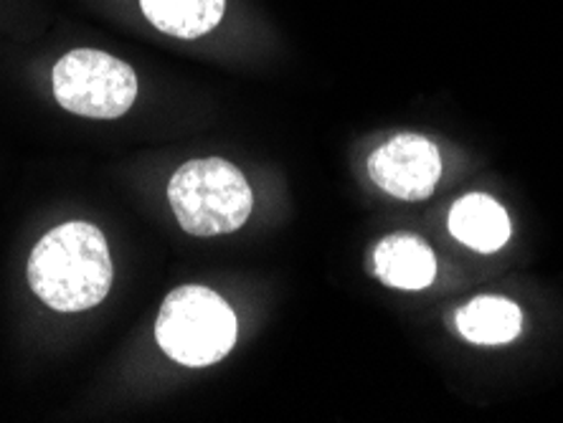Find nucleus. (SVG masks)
<instances>
[{
	"label": "nucleus",
	"instance_id": "nucleus-3",
	"mask_svg": "<svg viewBox=\"0 0 563 423\" xmlns=\"http://www.w3.org/2000/svg\"><path fill=\"white\" fill-rule=\"evenodd\" d=\"M236 314L227 300L198 285L173 289L155 320L157 345L188 368L227 358L236 343Z\"/></svg>",
	"mask_w": 563,
	"mask_h": 423
},
{
	"label": "nucleus",
	"instance_id": "nucleus-6",
	"mask_svg": "<svg viewBox=\"0 0 563 423\" xmlns=\"http://www.w3.org/2000/svg\"><path fill=\"white\" fill-rule=\"evenodd\" d=\"M374 271L388 287L419 292L437 277V259L429 244L411 234L380 238L374 248Z\"/></svg>",
	"mask_w": 563,
	"mask_h": 423
},
{
	"label": "nucleus",
	"instance_id": "nucleus-4",
	"mask_svg": "<svg viewBox=\"0 0 563 423\" xmlns=\"http://www.w3.org/2000/svg\"><path fill=\"white\" fill-rule=\"evenodd\" d=\"M54 94L64 110L92 120L125 114L137 97V77L118 56L77 48L54 66Z\"/></svg>",
	"mask_w": 563,
	"mask_h": 423
},
{
	"label": "nucleus",
	"instance_id": "nucleus-7",
	"mask_svg": "<svg viewBox=\"0 0 563 423\" xmlns=\"http://www.w3.org/2000/svg\"><path fill=\"white\" fill-rule=\"evenodd\" d=\"M452 236L470 246L472 252L493 254L508 244L510 219L495 198L485 193H470L460 198L450 211Z\"/></svg>",
	"mask_w": 563,
	"mask_h": 423
},
{
	"label": "nucleus",
	"instance_id": "nucleus-5",
	"mask_svg": "<svg viewBox=\"0 0 563 423\" xmlns=\"http://www.w3.org/2000/svg\"><path fill=\"white\" fill-rule=\"evenodd\" d=\"M368 176L388 196L424 201L442 176V157L427 137L404 132L368 157Z\"/></svg>",
	"mask_w": 563,
	"mask_h": 423
},
{
	"label": "nucleus",
	"instance_id": "nucleus-1",
	"mask_svg": "<svg viewBox=\"0 0 563 423\" xmlns=\"http://www.w3.org/2000/svg\"><path fill=\"white\" fill-rule=\"evenodd\" d=\"M29 285L56 312H85L104 300L112 287L110 246L92 223L69 221L33 246Z\"/></svg>",
	"mask_w": 563,
	"mask_h": 423
},
{
	"label": "nucleus",
	"instance_id": "nucleus-9",
	"mask_svg": "<svg viewBox=\"0 0 563 423\" xmlns=\"http://www.w3.org/2000/svg\"><path fill=\"white\" fill-rule=\"evenodd\" d=\"M140 8L161 33L201 38L221 23L227 0H140Z\"/></svg>",
	"mask_w": 563,
	"mask_h": 423
},
{
	"label": "nucleus",
	"instance_id": "nucleus-8",
	"mask_svg": "<svg viewBox=\"0 0 563 423\" xmlns=\"http://www.w3.org/2000/svg\"><path fill=\"white\" fill-rule=\"evenodd\" d=\"M457 327L475 345H505L520 335L523 312L505 297H475L457 312Z\"/></svg>",
	"mask_w": 563,
	"mask_h": 423
},
{
	"label": "nucleus",
	"instance_id": "nucleus-2",
	"mask_svg": "<svg viewBox=\"0 0 563 423\" xmlns=\"http://www.w3.org/2000/svg\"><path fill=\"white\" fill-rule=\"evenodd\" d=\"M168 201L180 229L190 236H221L244 226L254 198L236 165L221 157H203L176 170Z\"/></svg>",
	"mask_w": 563,
	"mask_h": 423
}]
</instances>
